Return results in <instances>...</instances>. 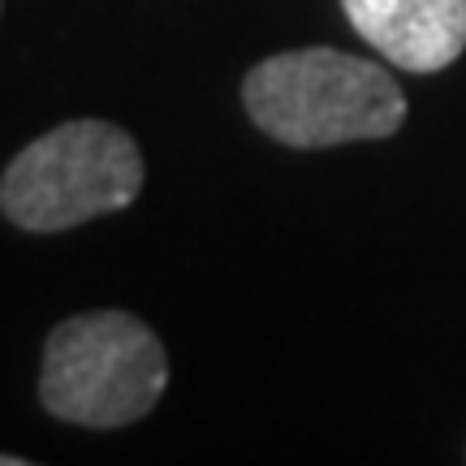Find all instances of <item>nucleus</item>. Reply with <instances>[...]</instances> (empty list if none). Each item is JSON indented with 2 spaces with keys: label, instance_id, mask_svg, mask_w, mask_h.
Here are the masks:
<instances>
[{
  "label": "nucleus",
  "instance_id": "nucleus-4",
  "mask_svg": "<svg viewBox=\"0 0 466 466\" xmlns=\"http://www.w3.org/2000/svg\"><path fill=\"white\" fill-rule=\"evenodd\" d=\"M341 9L389 66L410 74L450 69L466 52V0H341Z\"/></svg>",
  "mask_w": 466,
  "mask_h": 466
},
{
  "label": "nucleus",
  "instance_id": "nucleus-1",
  "mask_svg": "<svg viewBox=\"0 0 466 466\" xmlns=\"http://www.w3.org/2000/svg\"><path fill=\"white\" fill-rule=\"evenodd\" d=\"M242 104L268 138L307 151L389 138L406 121L398 78L337 48H299L259 61L242 83Z\"/></svg>",
  "mask_w": 466,
  "mask_h": 466
},
{
  "label": "nucleus",
  "instance_id": "nucleus-3",
  "mask_svg": "<svg viewBox=\"0 0 466 466\" xmlns=\"http://www.w3.org/2000/svg\"><path fill=\"white\" fill-rule=\"evenodd\" d=\"M143 156L113 121H66L14 156L0 177V212L26 233H61L130 208Z\"/></svg>",
  "mask_w": 466,
  "mask_h": 466
},
{
  "label": "nucleus",
  "instance_id": "nucleus-5",
  "mask_svg": "<svg viewBox=\"0 0 466 466\" xmlns=\"http://www.w3.org/2000/svg\"><path fill=\"white\" fill-rule=\"evenodd\" d=\"M0 466H22V458H5V453H0Z\"/></svg>",
  "mask_w": 466,
  "mask_h": 466
},
{
  "label": "nucleus",
  "instance_id": "nucleus-2",
  "mask_svg": "<svg viewBox=\"0 0 466 466\" xmlns=\"http://www.w3.org/2000/svg\"><path fill=\"white\" fill-rule=\"evenodd\" d=\"M168 359L160 337L130 311H86L56 324L44 346L39 401L78 428H126L160 401Z\"/></svg>",
  "mask_w": 466,
  "mask_h": 466
}]
</instances>
